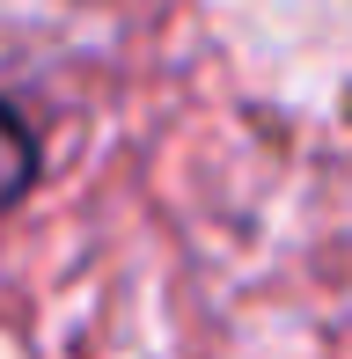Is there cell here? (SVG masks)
Segmentation results:
<instances>
[{
    "label": "cell",
    "mask_w": 352,
    "mask_h": 359,
    "mask_svg": "<svg viewBox=\"0 0 352 359\" xmlns=\"http://www.w3.org/2000/svg\"><path fill=\"white\" fill-rule=\"evenodd\" d=\"M37 184V133L15 103H0V213L22 205V191Z\"/></svg>",
    "instance_id": "cell-1"
}]
</instances>
